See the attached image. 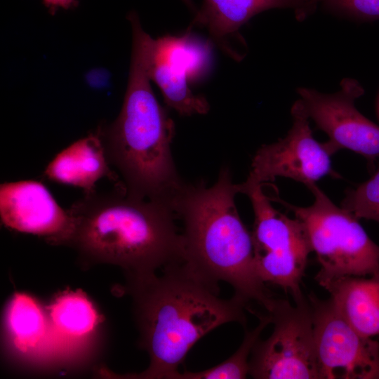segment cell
Listing matches in <instances>:
<instances>
[{
  "label": "cell",
  "mask_w": 379,
  "mask_h": 379,
  "mask_svg": "<svg viewBox=\"0 0 379 379\" xmlns=\"http://www.w3.org/2000/svg\"><path fill=\"white\" fill-rule=\"evenodd\" d=\"M125 291L133 300L139 346L149 364L144 371L120 378L172 379L189 351L207 333L230 322L245 326L244 302L219 297L214 285L184 262L156 273L126 279Z\"/></svg>",
  "instance_id": "1"
},
{
  "label": "cell",
  "mask_w": 379,
  "mask_h": 379,
  "mask_svg": "<svg viewBox=\"0 0 379 379\" xmlns=\"http://www.w3.org/2000/svg\"><path fill=\"white\" fill-rule=\"evenodd\" d=\"M67 211L72 230L63 246L76 251L84 267L117 265L126 279L184 261L183 238L173 208L130 196L123 185L109 192L86 193Z\"/></svg>",
  "instance_id": "2"
},
{
  "label": "cell",
  "mask_w": 379,
  "mask_h": 379,
  "mask_svg": "<svg viewBox=\"0 0 379 379\" xmlns=\"http://www.w3.org/2000/svg\"><path fill=\"white\" fill-rule=\"evenodd\" d=\"M239 193L228 167L211 187L185 184L172 204L184 225L183 262L214 285L228 283L246 305L255 302L267 311L274 298L256 272L251 232L235 204Z\"/></svg>",
  "instance_id": "3"
},
{
  "label": "cell",
  "mask_w": 379,
  "mask_h": 379,
  "mask_svg": "<svg viewBox=\"0 0 379 379\" xmlns=\"http://www.w3.org/2000/svg\"><path fill=\"white\" fill-rule=\"evenodd\" d=\"M150 81L146 52L133 50L121 111L113 122L98 131L109 164L121 174L126 192L172 208L186 183L171 153L173 121L159 103Z\"/></svg>",
  "instance_id": "4"
},
{
  "label": "cell",
  "mask_w": 379,
  "mask_h": 379,
  "mask_svg": "<svg viewBox=\"0 0 379 379\" xmlns=\"http://www.w3.org/2000/svg\"><path fill=\"white\" fill-rule=\"evenodd\" d=\"M307 187L314 198L310 206H293L278 197L271 199L292 211L302 222L321 265L315 280L378 272L379 246L369 238L359 220L335 206L315 182Z\"/></svg>",
  "instance_id": "5"
},
{
  "label": "cell",
  "mask_w": 379,
  "mask_h": 379,
  "mask_svg": "<svg viewBox=\"0 0 379 379\" xmlns=\"http://www.w3.org/2000/svg\"><path fill=\"white\" fill-rule=\"evenodd\" d=\"M240 193L248 197L254 212L251 232L254 264L260 278L289 291L293 298L302 294L300 283L312 248L302 222L273 207L262 185L245 181Z\"/></svg>",
  "instance_id": "6"
},
{
  "label": "cell",
  "mask_w": 379,
  "mask_h": 379,
  "mask_svg": "<svg viewBox=\"0 0 379 379\" xmlns=\"http://www.w3.org/2000/svg\"><path fill=\"white\" fill-rule=\"evenodd\" d=\"M288 300L274 298L267 311L273 324L271 335L253 347L249 375L256 379H321L312 308L303 294Z\"/></svg>",
  "instance_id": "7"
},
{
  "label": "cell",
  "mask_w": 379,
  "mask_h": 379,
  "mask_svg": "<svg viewBox=\"0 0 379 379\" xmlns=\"http://www.w3.org/2000/svg\"><path fill=\"white\" fill-rule=\"evenodd\" d=\"M308 298L321 379H379V343L359 334L331 298Z\"/></svg>",
  "instance_id": "8"
},
{
  "label": "cell",
  "mask_w": 379,
  "mask_h": 379,
  "mask_svg": "<svg viewBox=\"0 0 379 379\" xmlns=\"http://www.w3.org/2000/svg\"><path fill=\"white\" fill-rule=\"evenodd\" d=\"M297 91L310 119L328 136L324 143L331 155L347 149L365 157L373 169L379 160V126L355 107V100L364 93L359 82L345 78L340 89L331 94L305 87Z\"/></svg>",
  "instance_id": "9"
},
{
  "label": "cell",
  "mask_w": 379,
  "mask_h": 379,
  "mask_svg": "<svg viewBox=\"0 0 379 379\" xmlns=\"http://www.w3.org/2000/svg\"><path fill=\"white\" fill-rule=\"evenodd\" d=\"M291 115L293 124L286 135L257 150L246 181L262 185L283 177L307 186L327 175L338 176L324 143L313 137L310 117L300 99L293 105Z\"/></svg>",
  "instance_id": "10"
},
{
  "label": "cell",
  "mask_w": 379,
  "mask_h": 379,
  "mask_svg": "<svg viewBox=\"0 0 379 379\" xmlns=\"http://www.w3.org/2000/svg\"><path fill=\"white\" fill-rule=\"evenodd\" d=\"M206 63V47L189 32L182 36L165 35L153 39L148 72L166 105L180 115L205 114L209 104L204 96L192 92L189 81L199 77Z\"/></svg>",
  "instance_id": "11"
},
{
  "label": "cell",
  "mask_w": 379,
  "mask_h": 379,
  "mask_svg": "<svg viewBox=\"0 0 379 379\" xmlns=\"http://www.w3.org/2000/svg\"><path fill=\"white\" fill-rule=\"evenodd\" d=\"M0 215L6 227L44 237L52 245L63 246L72 230L68 211L58 205L43 183L32 180L1 185Z\"/></svg>",
  "instance_id": "12"
},
{
  "label": "cell",
  "mask_w": 379,
  "mask_h": 379,
  "mask_svg": "<svg viewBox=\"0 0 379 379\" xmlns=\"http://www.w3.org/2000/svg\"><path fill=\"white\" fill-rule=\"evenodd\" d=\"M318 0H204L188 29H206L211 39L234 58L231 42L239 29L255 15L273 8L292 9L302 21L313 14Z\"/></svg>",
  "instance_id": "13"
},
{
  "label": "cell",
  "mask_w": 379,
  "mask_h": 379,
  "mask_svg": "<svg viewBox=\"0 0 379 379\" xmlns=\"http://www.w3.org/2000/svg\"><path fill=\"white\" fill-rule=\"evenodd\" d=\"M44 175L52 181L80 187L85 193L94 191L95 183L105 177L118 180L109 168L98 131L60 152L47 165Z\"/></svg>",
  "instance_id": "14"
},
{
  "label": "cell",
  "mask_w": 379,
  "mask_h": 379,
  "mask_svg": "<svg viewBox=\"0 0 379 379\" xmlns=\"http://www.w3.org/2000/svg\"><path fill=\"white\" fill-rule=\"evenodd\" d=\"M318 284L331 295L344 319L361 335H379V272L370 277L343 276Z\"/></svg>",
  "instance_id": "15"
},
{
  "label": "cell",
  "mask_w": 379,
  "mask_h": 379,
  "mask_svg": "<svg viewBox=\"0 0 379 379\" xmlns=\"http://www.w3.org/2000/svg\"><path fill=\"white\" fill-rule=\"evenodd\" d=\"M48 320L40 305L25 293H15L6 310L8 335L15 348L22 353L36 352L48 345V340H53Z\"/></svg>",
  "instance_id": "16"
},
{
  "label": "cell",
  "mask_w": 379,
  "mask_h": 379,
  "mask_svg": "<svg viewBox=\"0 0 379 379\" xmlns=\"http://www.w3.org/2000/svg\"><path fill=\"white\" fill-rule=\"evenodd\" d=\"M48 315L56 341L88 337L100 323L93 302L81 291H66L55 297L48 306Z\"/></svg>",
  "instance_id": "17"
},
{
  "label": "cell",
  "mask_w": 379,
  "mask_h": 379,
  "mask_svg": "<svg viewBox=\"0 0 379 379\" xmlns=\"http://www.w3.org/2000/svg\"><path fill=\"white\" fill-rule=\"evenodd\" d=\"M259 324L251 331L246 330L237 350L227 359L212 368L200 371L177 372L172 379H243L249 374V360L253 346L265 327L271 324L268 313L260 314Z\"/></svg>",
  "instance_id": "18"
},
{
  "label": "cell",
  "mask_w": 379,
  "mask_h": 379,
  "mask_svg": "<svg viewBox=\"0 0 379 379\" xmlns=\"http://www.w3.org/2000/svg\"><path fill=\"white\" fill-rule=\"evenodd\" d=\"M341 207L358 220L364 218L379 222V163L370 179L346 191Z\"/></svg>",
  "instance_id": "19"
},
{
  "label": "cell",
  "mask_w": 379,
  "mask_h": 379,
  "mask_svg": "<svg viewBox=\"0 0 379 379\" xmlns=\"http://www.w3.org/2000/svg\"><path fill=\"white\" fill-rule=\"evenodd\" d=\"M327 11L358 22L379 20V0H318Z\"/></svg>",
  "instance_id": "20"
},
{
  "label": "cell",
  "mask_w": 379,
  "mask_h": 379,
  "mask_svg": "<svg viewBox=\"0 0 379 379\" xmlns=\"http://www.w3.org/2000/svg\"><path fill=\"white\" fill-rule=\"evenodd\" d=\"M42 3L53 15L60 9H72L79 5L78 0H42Z\"/></svg>",
  "instance_id": "21"
},
{
  "label": "cell",
  "mask_w": 379,
  "mask_h": 379,
  "mask_svg": "<svg viewBox=\"0 0 379 379\" xmlns=\"http://www.w3.org/2000/svg\"><path fill=\"white\" fill-rule=\"evenodd\" d=\"M190 9L197 11L195 6L192 0H182Z\"/></svg>",
  "instance_id": "22"
},
{
  "label": "cell",
  "mask_w": 379,
  "mask_h": 379,
  "mask_svg": "<svg viewBox=\"0 0 379 379\" xmlns=\"http://www.w3.org/2000/svg\"><path fill=\"white\" fill-rule=\"evenodd\" d=\"M378 113H379V104H378Z\"/></svg>",
  "instance_id": "23"
}]
</instances>
